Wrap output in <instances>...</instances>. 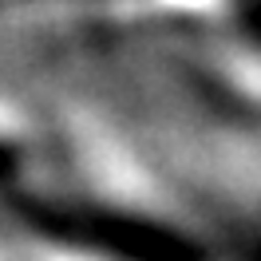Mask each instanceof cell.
Instances as JSON below:
<instances>
[{
	"label": "cell",
	"mask_w": 261,
	"mask_h": 261,
	"mask_svg": "<svg viewBox=\"0 0 261 261\" xmlns=\"http://www.w3.org/2000/svg\"><path fill=\"white\" fill-rule=\"evenodd\" d=\"M12 170V154H8V147H0V178Z\"/></svg>",
	"instance_id": "6da1fadb"
}]
</instances>
